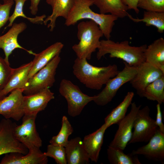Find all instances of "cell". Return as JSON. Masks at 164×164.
<instances>
[{
  "mask_svg": "<svg viewBox=\"0 0 164 164\" xmlns=\"http://www.w3.org/2000/svg\"><path fill=\"white\" fill-rule=\"evenodd\" d=\"M74 75L86 87L100 90L119 72L116 64L97 67L89 63L85 59L77 58L73 66Z\"/></svg>",
  "mask_w": 164,
  "mask_h": 164,
  "instance_id": "1",
  "label": "cell"
},
{
  "mask_svg": "<svg viewBox=\"0 0 164 164\" xmlns=\"http://www.w3.org/2000/svg\"><path fill=\"white\" fill-rule=\"evenodd\" d=\"M94 0H74V3L66 19L65 25L67 26L74 25L79 21L89 19L99 26L106 39H110L111 33L118 17L111 14L98 13L93 11L90 7Z\"/></svg>",
  "mask_w": 164,
  "mask_h": 164,
  "instance_id": "2",
  "label": "cell"
},
{
  "mask_svg": "<svg viewBox=\"0 0 164 164\" xmlns=\"http://www.w3.org/2000/svg\"><path fill=\"white\" fill-rule=\"evenodd\" d=\"M147 46H131L126 40L115 42L110 39H103L100 41L96 57L99 60L109 54L111 58H119L130 66L137 67L145 62L144 52Z\"/></svg>",
  "mask_w": 164,
  "mask_h": 164,
  "instance_id": "3",
  "label": "cell"
},
{
  "mask_svg": "<svg viewBox=\"0 0 164 164\" xmlns=\"http://www.w3.org/2000/svg\"><path fill=\"white\" fill-rule=\"evenodd\" d=\"M77 27L79 42L74 45L72 49L77 57L90 60L92 53L100 47L103 32L98 26L91 20L80 22Z\"/></svg>",
  "mask_w": 164,
  "mask_h": 164,
  "instance_id": "4",
  "label": "cell"
},
{
  "mask_svg": "<svg viewBox=\"0 0 164 164\" xmlns=\"http://www.w3.org/2000/svg\"><path fill=\"white\" fill-rule=\"evenodd\" d=\"M59 92L66 99L68 113L72 117L80 114L84 107L95 98V95L90 96L84 93L78 86L66 79L61 81Z\"/></svg>",
  "mask_w": 164,
  "mask_h": 164,
  "instance_id": "5",
  "label": "cell"
},
{
  "mask_svg": "<svg viewBox=\"0 0 164 164\" xmlns=\"http://www.w3.org/2000/svg\"><path fill=\"white\" fill-rule=\"evenodd\" d=\"M124 67L117 74L109 80L105 87L98 94L95 95L93 101L97 105L103 106L111 101L119 89L125 84L129 82L137 72V67L132 66L123 62Z\"/></svg>",
  "mask_w": 164,
  "mask_h": 164,
  "instance_id": "6",
  "label": "cell"
},
{
  "mask_svg": "<svg viewBox=\"0 0 164 164\" xmlns=\"http://www.w3.org/2000/svg\"><path fill=\"white\" fill-rule=\"evenodd\" d=\"M61 60L60 54L55 56L45 67L28 79L23 93L26 95L50 88L55 81L56 69Z\"/></svg>",
  "mask_w": 164,
  "mask_h": 164,
  "instance_id": "7",
  "label": "cell"
},
{
  "mask_svg": "<svg viewBox=\"0 0 164 164\" xmlns=\"http://www.w3.org/2000/svg\"><path fill=\"white\" fill-rule=\"evenodd\" d=\"M148 106L140 109L134 120L131 138L128 145L139 142H148L156 132L158 127L155 120L150 116Z\"/></svg>",
  "mask_w": 164,
  "mask_h": 164,
  "instance_id": "8",
  "label": "cell"
},
{
  "mask_svg": "<svg viewBox=\"0 0 164 164\" xmlns=\"http://www.w3.org/2000/svg\"><path fill=\"white\" fill-rule=\"evenodd\" d=\"M37 115H25L22 117L21 125L15 127L14 135L20 142L29 149L35 148H40L42 141L38 133L35 124Z\"/></svg>",
  "mask_w": 164,
  "mask_h": 164,
  "instance_id": "9",
  "label": "cell"
},
{
  "mask_svg": "<svg viewBox=\"0 0 164 164\" xmlns=\"http://www.w3.org/2000/svg\"><path fill=\"white\" fill-rule=\"evenodd\" d=\"M17 125L9 119H3L0 122V155L11 152L27 154L28 149L15 137L14 129Z\"/></svg>",
  "mask_w": 164,
  "mask_h": 164,
  "instance_id": "10",
  "label": "cell"
},
{
  "mask_svg": "<svg viewBox=\"0 0 164 164\" xmlns=\"http://www.w3.org/2000/svg\"><path fill=\"white\" fill-rule=\"evenodd\" d=\"M130 112L118 124V128L109 146L124 150L130 140L132 135L133 123L141 105L137 106L132 102Z\"/></svg>",
  "mask_w": 164,
  "mask_h": 164,
  "instance_id": "11",
  "label": "cell"
},
{
  "mask_svg": "<svg viewBox=\"0 0 164 164\" xmlns=\"http://www.w3.org/2000/svg\"><path fill=\"white\" fill-rule=\"evenodd\" d=\"M23 89H17L0 100V114L6 119L19 120L24 115Z\"/></svg>",
  "mask_w": 164,
  "mask_h": 164,
  "instance_id": "12",
  "label": "cell"
},
{
  "mask_svg": "<svg viewBox=\"0 0 164 164\" xmlns=\"http://www.w3.org/2000/svg\"><path fill=\"white\" fill-rule=\"evenodd\" d=\"M164 73L157 67L145 62L137 67V72L129 82L137 94L141 97L146 87Z\"/></svg>",
  "mask_w": 164,
  "mask_h": 164,
  "instance_id": "13",
  "label": "cell"
},
{
  "mask_svg": "<svg viewBox=\"0 0 164 164\" xmlns=\"http://www.w3.org/2000/svg\"><path fill=\"white\" fill-rule=\"evenodd\" d=\"M146 145L132 150L133 155H142L148 159L164 163V133L159 128Z\"/></svg>",
  "mask_w": 164,
  "mask_h": 164,
  "instance_id": "14",
  "label": "cell"
},
{
  "mask_svg": "<svg viewBox=\"0 0 164 164\" xmlns=\"http://www.w3.org/2000/svg\"><path fill=\"white\" fill-rule=\"evenodd\" d=\"M11 28L5 34L0 36V49L5 53V60L9 63V56L16 49H20L26 51L30 54L34 55L35 53L28 50L22 47L18 42V37L19 34L25 30L27 25L24 22L14 23Z\"/></svg>",
  "mask_w": 164,
  "mask_h": 164,
  "instance_id": "15",
  "label": "cell"
},
{
  "mask_svg": "<svg viewBox=\"0 0 164 164\" xmlns=\"http://www.w3.org/2000/svg\"><path fill=\"white\" fill-rule=\"evenodd\" d=\"M54 97V94L49 88L24 96L23 108L24 115H37L39 112L44 110L48 103Z\"/></svg>",
  "mask_w": 164,
  "mask_h": 164,
  "instance_id": "16",
  "label": "cell"
},
{
  "mask_svg": "<svg viewBox=\"0 0 164 164\" xmlns=\"http://www.w3.org/2000/svg\"><path fill=\"white\" fill-rule=\"evenodd\" d=\"M48 159L40 149L35 148L29 149L28 153L24 155L19 152L5 154L0 164H46Z\"/></svg>",
  "mask_w": 164,
  "mask_h": 164,
  "instance_id": "17",
  "label": "cell"
},
{
  "mask_svg": "<svg viewBox=\"0 0 164 164\" xmlns=\"http://www.w3.org/2000/svg\"><path fill=\"white\" fill-rule=\"evenodd\" d=\"M32 63L31 61L17 68L14 69L10 79L0 92V100L8 94L15 89H24L28 80V75Z\"/></svg>",
  "mask_w": 164,
  "mask_h": 164,
  "instance_id": "18",
  "label": "cell"
},
{
  "mask_svg": "<svg viewBox=\"0 0 164 164\" xmlns=\"http://www.w3.org/2000/svg\"><path fill=\"white\" fill-rule=\"evenodd\" d=\"M108 128L104 124L95 132L86 135L83 142L91 161L97 162L102 146L104 135Z\"/></svg>",
  "mask_w": 164,
  "mask_h": 164,
  "instance_id": "19",
  "label": "cell"
},
{
  "mask_svg": "<svg viewBox=\"0 0 164 164\" xmlns=\"http://www.w3.org/2000/svg\"><path fill=\"white\" fill-rule=\"evenodd\" d=\"M65 148L67 164L89 163L90 159L80 137H77L68 140Z\"/></svg>",
  "mask_w": 164,
  "mask_h": 164,
  "instance_id": "20",
  "label": "cell"
},
{
  "mask_svg": "<svg viewBox=\"0 0 164 164\" xmlns=\"http://www.w3.org/2000/svg\"><path fill=\"white\" fill-rule=\"evenodd\" d=\"M63 46L64 45L62 43L57 42L40 53H35L28 75V79L45 67L55 56L60 54Z\"/></svg>",
  "mask_w": 164,
  "mask_h": 164,
  "instance_id": "21",
  "label": "cell"
},
{
  "mask_svg": "<svg viewBox=\"0 0 164 164\" xmlns=\"http://www.w3.org/2000/svg\"><path fill=\"white\" fill-rule=\"evenodd\" d=\"M46 1L51 6L52 11L51 14L44 20L43 23L46 25L50 21L47 27L52 32L55 27L58 17H62L65 19L67 18L73 5L74 0H46Z\"/></svg>",
  "mask_w": 164,
  "mask_h": 164,
  "instance_id": "22",
  "label": "cell"
},
{
  "mask_svg": "<svg viewBox=\"0 0 164 164\" xmlns=\"http://www.w3.org/2000/svg\"><path fill=\"white\" fill-rule=\"evenodd\" d=\"M145 62L159 69L164 73V39L160 38L147 47L144 52Z\"/></svg>",
  "mask_w": 164,
  "mask_h": 164,
  "instance_id": "23",
  "label": "cell"
},
{
  "mask_svg": "<svg viewBox=\"0 0 164 164\" xmlns=\"http://www.w3.org/2000/svg\"><path fill=\"white\" fill-rule=\"evenodd\" d=\"M93 4L99 9L100 13H109L118 18L127 16L128 8L121 0H94Z\"/></svg>",
  "mask_w": 164,
  "mask_h": 164,
  "instance_id": "24",
  "label": "cell"
},
{
  "mask_svg": "<svg viewBox=\"0 0 164 164\" xmlns=\"http://www.w3.org/2000/svg\"><path fill=\"white\" fill-rule=\"evenodd\" d=\"M134 96L133 92H128L122 102L105 118L104 124L108 128L112 125L118 124L125 117L128 109L132 103Z\"/></svg>",
  "mask_w": 164,
  "mask_h": 164,
  "instance_id": "25",
  "label": "cell"
},
{
  "mask_svg": "<svg viewBox=\"0 0 164 164\" xmlns=\"http://www.w3.org/2000/svg\"><path fill=\"white\" fill-rule=\"evenodd\" d=\"M117 148L108 146L107 154L108 160L111 164H141L138 155L131 153L126 154Z\"/></svg>",
  "mask_w": 164,
  "mask_h": 164,
  "instance_id": "26",
  "label": "cell"
},
{
  "mask_svg": "<svg viewBox=\"0 0 164 164\" xmlns=\"http://www.w3.org/2000/svg\"><path fill=\"white\" fill-rule=\"evenodd\" d=\"M141 97L155 101L162 104L164 102V75L149 85L145 89Z\"/></svg>",
  "mask_w": 164,
  "mask_h": 164,
  "instance_id": "27",
  "label": "cell"
},
{
  "mask_svg": "<svg viewBox=\"0 0 164 164\" xmlns=\"http://www.w3.org/2000/svg\"><path fill=\"white\" fill-rule=\"evenodd\" d=\"M127 16L134 22H142L147 26H152L155 27L158 32L160 33L164 31V12L145 11L142 19L135 18L128 13Z\"/></svg>",
  "mask_w": 164,
  "mask_h": 164,
  "instance_id": "28",
  "label": "cell"
},
{
  "mask_svg": "<svg viewBox=\"0 0 164 164\" xmlns=\"http://www.w3.org/2000/svg\"><path fill=\"white\" fill-rule=\"evenodd\" d=\"M73 132V129L68 118L63 116L62 120V126L58 134L53 136L50 141V144L65 147L69 136Z\"/></svg>",
  "mask_w": 164,
  "mask_h": 164,
  "instance_id": "29",
  "label": "cell"
},
{
  "mask_svg": "<svg viewBox=\"0 0 164 164\" xmlns=\"http://www.w3.org/2000/svg\"><path fill=\"white\" fill-rule=\"evenodd\" d=\"M15 2L14 11L9 19V23L6 27H11L15 20L17 17H21L27 19L30 22L33 24H42L46 15L43 14L41 16H36L30 18L27 16L24 13L23 8L25 2L27 0H13Z\"/></svg>",
  "mask_w": 164,
  "mask_h": 164,
  "instance_id": "30",
  "label": "cell"
},
{
  "mask_svg": "<svg viewBox=\"0 0 164 164\" xmlns=\"http://www.w3.org/2000/svg\"><path fill=\"white\" fill-rule=\"evenodd\" d=\"M44 153L47 157L53 158L57 164H67L64 147L50 144L47 146L46 152Z\"/></svg>",
  "mask_w": 164,
  "mask_h": 164,
  "instance_id": "31",
  "label": "cell"
},
{
  "mask_svg": "<svg viewBox=\"0 0 164 164\" xmlns=\"http://www.w3.org/2000/svg\"><path fill=\"white\" fill-rule=\"evenodd\" d=\"M137 6L146 11L164 12V0H138Z\"/></svg>",
  "mask_w": 164,
  "mask_h": 164,
  "instance_id": "32",
  "label": "cell"
},
{
  "mask_svg": "<svg viewBox=\"0 0 164 164\" xmlns=\"http://www.w3.org/2000/svg\"><path fill=\"white\" fill-rule=\"evenodd\" d=\"M13 70L10 67L9 63L0 56V90L3 89L6 86Z\"/></svg>",
  "mask_w": 164,
  "mask_h": 164,
  "instance_id": "33",
  "label": "cell"
},
{
  "mask_svg": "<svg viewBox=\"0 0 164 164\" xmlns=\"http://www.w3.org/2000/svg\"><path fill=\"white\" fill-rule=\"evenodd\" d=\"M3 4L0 3V29L9 20L11 8L14 3L13 0H3Z\"/></svg>",
  "mask_w": 164,
  "mask_h": 164,
  "instance_id": "34",
  "label": "cell"
},
{
  "mask_svg": "<svg viewBox=\"0 0 164 164\" xmlns=\"http://www.w3.org/2000/svg\"><path fill=\"white\" fill-rule=\"evenodd\" d=\"M160 105L158 103L156 106L157 113L155 122L159 130L164 133V125L162 122Z\"/></svg>",
  "mask_w": 164,
  "mask_h": 164,
  "instance_id": "35",
  "label": "cell"
},
{
  "mask_svg": "<svg viewBox=\"0 0 164 164\" xmlns=\"http://www.w3.org/2000/svg\"><path fill=\"white\" fill-rule=\"evenodd\" d=\"M30 5L29 9L32 14L36 15L38 11V6L40 0H30Z\"/></svg>",
  "mask_w": 164,
  "mask_h": 164,
  "instance_id": "36",
  "label": "cell"
},
{
  "mask_svg": "<svg viewBox=\"0 0 164 164\" xmlns=\"http://www.w3.org/2000/svg\"><path fill=\"white\" fill-rule=\"evenodd\" d=\"M130 3L133 6L137 5L138 0H128Z\"/></svg>",
  "mask_w": 164,
  "mask_h": 164,
  "instance_id": "37",
  "label": "cell"
},
{
  "mask_svg": "<svg viewBox=\"0 0 164 164\" xmlns=\"http://www.w3.org/2000/svg\"><path fill=\"white\" fill-rule=\"evenodd\" d=\"M1 91V90H0V92Z\"/></svg>",
  "mask_w": 164,
  "mask_h": 164,
  "instance_id": "38",
  "label": "cell"
}]
</instances>
